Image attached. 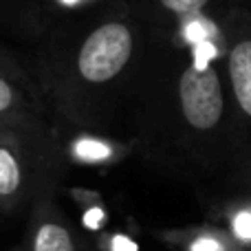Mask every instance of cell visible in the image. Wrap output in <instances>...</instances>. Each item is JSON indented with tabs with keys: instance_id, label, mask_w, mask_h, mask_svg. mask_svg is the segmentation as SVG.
Listing matches in <instances>:
<instances>
[{
	"instance_id": "cell-1",
	"label": "cell",
	"mask_w": 251,
	"mask_h": 251,
	"mask_svg": "<svg viewBox=\"0 0 251 251\" xmlns=\"http://www.w3.org/2000/svg\"><path fill=\"white\" fill-rule=\"evenodd\" d=\"M146 22L128 2L66 18L35 38L31 73L57 130L108 134L132 86Z\"/></svg>"
},
{
	"instance_id": "cell-2",
	"label": "cell",
	"mask_w": 251,
	"mask_h": 251,
	"mask_svg": "<svg viewBox=\"0 0 251 251\" xmlns=\"http://www.w3.org/2000/svg\"><path fill=\"white\" fill-rule=\"evenodd\" d=\"M64 139L51 117L0 119V212L26 214L44 196H55L64 178Z\"/></svg>"
},
{
	"instance_id": "cell-3",
	"label": "cell",
	"mask_w": 251,
	"mask_h": 251,
	"mask_svg": "<svg viewBox=\"0 0 251 251\" xmlns=\"http://www.w3.org/2000/svg\"><path fill=\"white\" fill-rule=\"evenodd\" d=\"M176 110L181 122L194 132H209L221 124L225 97L218 71L209 64V60L192 53L178 71Z\"/></svg>"
},
{
	"instance_id": "cell-4",
	"label": "cell",
	"mask_w": 251,
	"mask_h": 251,
	"mask_svg": "<svg viewBox=\"0 0 251 251\" xmlns=\"http://www.w3.org/2000/svg\"><path fill=\"white\" fill-rule=\"evenodd\" d=\"M29 115L51 117L42 88L29 66L0 44V119Z\"/></svg>"
},
{
	"instance_id": "cell-5",
	"label": "cell",
	"mask_w": 251,
	"mask_h": 251,
	"mask_svg": "<svg viewBox=\"0 0 251 251\" xmlns=\"http://www.w3.org/2000/svg\"><path fill=\"white\" fill-rule=\"evenodd\" d=\"M18 251H82L77 234L55 203V196H44L26 212L25 238Z\"/></svg>"
},
{
	"instance_id": "cell-6",
	"label": "cell",
	"mask_w": 251,
	"mask_h": 251,
	"mask_svg": "<svg viewBox=\"0 0 251 251\" xmlns=\"http://www.w3.org/2000/svg\"><path fill=\"white\" fill-rule=\"evenodd\" d=\"M110 2H119V0H31L20 33L35 40L47 29L66 18L79 16V13H86L91 9L104 7Z\"/></svg>"
},
{
	"instance_id": "cell-7",
	"label": "cell",
	"mask_w": 251,
	"mask_h": 251,
	"mask_svg": "<svg viewBox=\"0 0 251 251\" xmlns=\"http://www.w3.org/2000/svg\"><path fill=\"white\" fill-rule=\"evenodd\" d=\"M227 73L236 104L251 119V38L238 40L229 49Z\"/></svg>"
},
{
	"instance_id": "cell-8",
	"label": "cell",
	"mask_w": 251,
	"mask_h": 251,
	"mask_svg": "<svg viewBox=\"0 0 251 251\" xmlns=\"http://www.w3.org/2000/svg\"><path fill=\"white\" fill-rule=\"evenodd\" d=\"M75 137L66 141L64 137V150L66 159L77 161V163H110V161L122 156V146L117 141H110L104 134H91V132H73Z\"/></svg>"
},
{
	"instance_id": "cell-9",
	"label": "cell",
	"mask_w": 251,
	"mask_h": 251,
	"mask_svg": "<svg viewBox=\"0 0 251 251\" xmlns=\"http://www.w3.org/2000/svg\"><path fill=\"white\" fill-rule=\"evenodd\" d=\"M29 2L31 0H0V25L22 31V22H25Z\"/></svg>"
},
{
	"instance_id": "cell-10",
	"label": "cell",
	"mask_w": 251,
	"mask_h": 251,
	"mask_svg": "<svg viewBox=\"0 0 251 251\" xmlns=\"http://www.w3.org/2000/svg\"><path fill=\"white\" fill-rule=\"evenodd\" d=\"M187 251H229L227 243L214 231H201L187 243Z\"/></svg>"
},
{
	"instance_id": "cell-11",
	"label": "cell",
	"mask_w": 251,
	"mask_h": 251,
	"mask_svg": "<svg viewBox=\"0 0 251 251\" xmlns=\"http://www.w3.org/2000/svg\"><path fill=\"white\" fill-rule=\"evenodd\" d=\"M231 231L238 240L251 243V212H238L231 218Z\"/></svg>"
}]
</instances>
